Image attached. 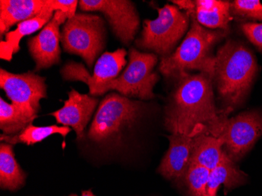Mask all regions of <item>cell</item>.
<instances>
[{
	"label": "cell",
	"mask_w": 262,
	"mask_h": 196,
	"mask_svg": "<svg viewBox=\"0 0 262 196\" xmlns=\"http://www.w3.org/2000/svg\"><path fill=\"white\" fill-rule=\"evenodd\" d=\"M176 88L165 109L164 125L171 134L190 138H219L232 112L219 110L213 100V79L207 74L186 72L178 78Z\"/></svg>",
	"instance_id": "cell-1"
},
{
	"label": "cell",
	"mask_w": 262,
	"mask_h": 196,
	"mask_svg": "<svg viewBox=\"0 0 262 196\" xmlns=\"http://www.w3.org/2000/svg\"><path fill=\"white\" fill-rule=\"evenodd\" d=\"M257 71L255 57L241 42L229 40L219 49L215 56L213 81L225 109L234 111L244 102Z\"/></svg>",
	"instance_id": "cell-2"
},
{
	"label": "cell",
	"mask_w": 262,
	"mask_h": 196,
	"mask_svg": "<svg viewBox=\"0 0 262 196\" xmlns=\"http://www.w3.org/2000/svg\"><path fill=\"white\" fill-rule=\"evenodd\" d=\"M229 32L205 29L196 20L186 37L174 53L163 57L160 71L166 78H176L188 71L198 70L212 79L214 74L215 56L212 54L213 46L227 36Z\"/></svg>",
	"instance_id": "cell-3"
},
{
	"label": "cell",
	"mask_w": 262,
	"mask_h": 196,
	"mask_svg": "<svg viewBox=\"0 0 262 196\" xmlns=\"http://www.w3.org/2000/svg\"><path fill=\"white\" fill-rule=\"evenodd\" d=\"M142 113V104L120 94L105 96L100 102L88 137L93 142L119 144L126 131L135 126Z\"/></svg>",
	"instance_id": "cell-4"
},
{
	"label": "cell",
	"mask_w": 262,
	"mask_h": 196,
	"mask_svg": "<svg viewBox=\"0 0 262 196\" xmlns=\"http://www.w3.org/2000/svg\"><path fill=\"white\" fill-rule=\"evenodd\" d=\"M129 61L124 72L116 79L90 89L93 97L101 96L110 91H117L121 95L137 97L142 100L152 99L155 97L153 88L158 82L159 76L153 72L157 63V56L145 54L131 49Z\"/></svg>",
	"instance_id": "cell-5"
},
{
	"label": "cell",
	"mask_w": 262,
	"mask_h": 196,
	"mask_svg": "<svg viewBox=\"0 0 262 196\" xmlns=\"http://www.w3.org/2000/svg\"><path fill=\"white\" fill-rule=\"evenodd\" d=\"M105 33L104 22L100 16L77 14L64 23L61 42L66 52L80 56L91 68L104 50Z\"/></svg>",
	"instance_id": "cell-6"
},
{
	"label": "cell",
	"mask_w": 262,
	"mask_h": 196,
	"mask_svg": "<svg viewBox=\"0 0 262 196\" xmlns=\"http://www.w3.org/2000/svg\"><path fill=\"white\" fill-rule=\"evenodd\" d=\"M157 19L145 20L141 38L136 41V45L165 57L171 54L188 29L189 16L181 11L177 6L170 4L157 8Z\"/></svg>",
	"instance_id": "cell-7"
},
{
	"label": "cell",
	"mask_w": 262,
	"mask_h": 196,
	"mask_svg": "<svg viewBox=\"0 0 262 196\" xmlns=\"http://www.w3.org/2000/svg\"><path fill=\"white\" fill-rule=\"evenodd\" d=\"M262 135V112H245L228 119L219 138L223 140L224 150L237 163L251 151Z\"/></svg>",
	"instance_id": "cell-8"
},
{
	"label": "cell",
	"mask_w": 262,
	"mask_h": 196,
	"mask_svg": "<svg viewBox=\"0 0 262 196\" xmlns=\"http://www.w3.org/2000/svg\"><path fill=\"white\" fill-rule=\"evenodd\" d=\"M0 88L13 104L32 116H37L41 108L39 101L47 97L45 78L30 71L14 74L0 69Z\"/></svg>",
	"instance_id": "cell-9"
},
{
	"label": "cell",
	"mask_w": 262,
	"mask_h": 196,
	"mask_svg": "<svg viewBox=\"0 0 262 196\" xmlns=\"http://www.w3.org/2000/svg\"><path fill=\"white\" fill-rule=\"evenodd\" d=\"M82 11L101 12L115 35L122 42L129 43L139 28V17L135 6L127 0H80Z\"/></svg>",
	"instance_id": "cell-10"
},
{
	"label": "cell",
	"mask_w": 262,
	"mask_h": 196,
	"mask_svg": "<svg viewBox=\"0 0 262 196\" xmlns=\"http://www.w3.org/2000/svg\"><path fill=\"white\" fill-rule=\"evenodd\" d=\"M126 55L124 49L104 53L97 60L93 76L89 74L83 64L76 62L66 64L61 73L66 80L82 81L89 89H92L116 79L126 64Z\"/></svg>",
	"instance_id": "cell-11"
},
{
	"label": "cell",
	"mask_w": 262,
	"mask_h": 196,
	"mask_svg": "<svg viewBox=\"0 0 262 196\" xmlns=\"http://www.w3.org/2000/svg\"><path fill=\"white\" fill-rule=\"evenodd\" d=\"M69 20V16L56 11L54 17L37 35L28 41L29 53L35 62V72L58 64L61 60L60 26Z\"/></svg>",
	"instance_id": "cell-12"
},
{
	"label": "cell",
	"mask_w": 262,
	"mask_h": 196,
	"mask_svg": "<svg viewBox=\"0 0 262 196\" xmlns=\"http://www.w3.org/2000/svg\"><path fill=\"white\" fill-rule=\"evenodd\" d=\"M69 98L64 106L51 116L55 118L58 124L74 129L78 141L85 137V128L88 126L94 110L98 106V98L88 94H79L76 90L68 93Z\"/></svg>",
	"instance_id": "cell-13"
},
{
	"label": "cell",
	"mask_w": 262,
	"mask_h": 196,
	"mask_svg": "<svg viewBox=\"0 0 262 196\" xmlns=\"http://www.w3.org/2000/svg\"><path fill=\"white\" fill-rule=\"evenodd\" d=\"M179 9L196 20L204 27L213 30L229 32V22L232 20L231 3L222 0H175L172 1Z\"/></svg>",
	"instance_id": "cell-14"
},
{
	"label": "cell",
	"mask_w": 262,
	"mask_h": 196,
	"mask_svg": "<svg viewBox=\"0 0 262 196\" xmlns=\"http://www.w3.org/2000/svg\"><path fill=\"white\" fill-rule=\"evenodd\" d=\"M168 139V151L162 159L157 172L163 178L175 183L185 175L191 164L193 138L184 134H172Z\"/></svg>",
	"instance_id": "cell-15"
},
{
	"label": "cell",
	"mask_w": 262,
	"mask_h": 196,
	"mask_svg": "<svg viewBox=\"0 0 262 196\" xmlns=\"http://www.w3.org/2000/svg\"><path fill=\"white\" fill-rule=\"evenodd\" d=\"M54 12L46 5L38 15L17 24L15 30L7 32L5 35V40H1L0 42L1 59L10 61L13 54H17L20 51V42L22 38L44 27L54 17Z\"/></svg>",
	"instance_id": "cell-16"
},
{
	"label": "cell",
	"mask_w": 262,
	"mask_h": 196,
	"mask_svg": "<svg viewBox=\"0 0 262 196\" xmlns=\"http://www.w3.org/2000/svg\"><path fill=\"white\" fill-rule=\"evenodd\" d=\"M46 0H1L0 34L9 32L16 24L35 17L45 7Z\"/></svg>",
	"instance_id": "cell-17"
},
{
	"label": "cell",
	"mask_w": 262,
	"mask_h": 196,
	"mask_svg": "<svg viewBox=\"0 0 262 196\" xmlns=\"http://www.w3.org/2000/svg\"><path fill=\"white\" fill-rule=\"evenodd\" d=\"M235 163L227 154L225 155L219 166L210 170L206 196H217L221 185H224L227 193L245 185L248 177Z\"/></svg>",
	"instance_id": "cell-18"
},
{
	"label": "cell",
	"mask_w": 262,
	"mask_h": 196,
	"mask_svg": "<svg viewBox=\"0 0 262 196\" xmlns=\"http://www.w3.org/2000/svg\"><path fill=\"white\" fill-rule=\"evenodd\" d=\"M27 175L15 159L14 145L2 142L0 144V188L17 191L26 185Z\"/></svg>",
	"instance_id": "cell-19"
},
{
	"label": "cell",
	"mask_w": 262,
	"mask_h": 196,
	"mask_svg": "<svg viewBox=\"0 0 262 196\" xmlns=\"http://www.w3.org/2000/svg\"><path fill=\"white\" fill-rule=\"evenodd\" d=\"M225 154L221 138L204 134L193 138L191 163L212 170L219 166Z\"/></svg>",
	"instance_id": "cell-20"
},
{
	"label": "cell",
	"mask_w": 262,
	"mask_h": 196,
	"mask_svg": "<svg viewBox=\"0 0 262 196\" xmlns=\"http://www.w3.org/2000/svg\"><path fill=\"white\" fill-rule=\"evenodd\" d=\"M37 118L16 104H9L1 97L0 99V129L3 134L13 136L21 132Z\"/></svg>",
	"instance_id": "cell-21"
},
{
	"label": "cell",
	"mask_w": 262,
	"mask_h": 196,
	"mask_svg": "<svg viewBox=\"0 0 262 196\" xmlns=\"http://www.w3.org/2000/svg\"><path fill=\"white\" fill-rule=\"evenodd\" d=\"M72 128L69 126H59L57 125L47 126H35L30 123L27 127L25 128L21 132L13 136H7L1 134V141L10 144H26L30 146L42 142L47 138L59 134L63 138H66L71 132Z\"/></svg>",
	"instance_id": "cell-22"
},
{
	"label": "cell",
	"mask_w": 262,
	"mask_h": 196,
	"mask_svg": "<svg viewBox=\"0 0 262 196\" xmlns=\"http://www.w3.org/2000/svg\"><path fill=\"white\" fill-rule=\"evenodd\" d=\"M210 173L207 168L191 163L185 175L173 184L185 196H206Z\"/></svg>",
	"instance_id": "cell-23"
},
{
	"label": "cell",
	"mask_w": 262,
	"mask_h": 196,
	"mask_svg": "<svg viewBox=\"0 0 262 196\" xmlns=\"http://www.w3.org/2000/svg\"><path fill=\"white\" fill-rule=\"evenodd\" d=\"M231 14L241 18L262 20V4L258 0H235L231 3Z\"/></svg>",
	"instance_id": "cell-24"
},
{
	"label": "cell",
	"mask_w": 262,
	"mask_h": 196,
	"mask_svg": "<svg viewBox=\"0 0 262 196\" xmlns=\"http://www.w3.org/2000/svg\"><path fill=\"white\" fill-rule=\"evenodd\" d=\"M244 35L262 52V23L245 22L241 26Z\"/></svg>",
	"instance_id": "cell-25"
},
{
	"label": "cell",
	"mask_w": 262,
	"mask_h": 196,
	"mask_svg": "<svg viewBox=\"0 0 262 196\" xmlns=\"http://www.w3.org/2000/svg\"><path fill=\"white\" fill-rule=\"evenodd\" d=\"M79 4L77 0H46V5L53 11H61L69 16V19L76 15Z\"/></svg>",
	"instance_id": "cell-26"
},
{
	"label": "cell",
	"mask_w": 262,
	"mask_h": 196,
	"mask_svg": "<svg viewBox=\"0 0 262 196\" xmlns=\"http://www.w3.org/2000/svg\"><path fill=\"white\" fill-rule=\"evenodd\" d=\"M68 196H96L95 194H94V192H93L92 190H84V191H82V194H81V195H78V194H74V193H73V194H69V195Z\"/></svg>",
	"instance_id": "cell-27"
}]
</instances>
